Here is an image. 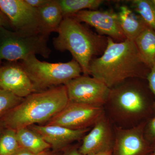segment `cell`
Instances as JSON below:
<instances>
[{
	"label": "cell",
	"mask_w": 155,
	"mask_h": 155,
	"mask_svg": "<svg viewBox=\"0 0 155 155\" xmlns=\"http://www.w3.org/2000/svg\"><path fill=\"white\" fill-rule=\"evenodd\" d=\"M132 8L149 27L155 31V4L153 0H133Z\"/></svg>",
	"instance_id": "obj_20"
},
{
	"label": "cell",
	"mask_w": 155,
	"mask_h": 155,
	"mask_svg": "<svg viewBox=\"0 0 155 155\" xmlns=\"http://www.w3.org/2000/svg\"><path fill=\"white\" fill-rule=\"evenodd\" d=\"M38 9L46 33L57 32L64 18L58 0H48Z\"/></svg>",
	"instance_id": "obj_16"
},
{
	"label": "cell",
	"mask_w": 155,
	"mask_h": 155,
	"mask_svg": "<svg viewBox=\"0 0 155 155\" xmlns=\"http://www.w3.org/2000/svg\"><path fill=\"white\" fill-rule=\"evenodd\" d=\"M0 88L22 98L38 92L22 64L17 62L0 67Z\"/></svg>",
	"instance_id": "obj_11"
},
{
	"label": "cell",
	"mask_w": 155,
	"mask_h": 155,
	"mask_svg": "<svg viewBox=\"0 0 155 155\" xmlns=\"http://www.w3.org/2000/svg\"><path fill=\"white\" fill-rule=\"evenodd\" d=\"M28 127L39 134L54 150L62 149L82 138L89 129L75 130L55 125H34Z\"/></svg>",
	"instance_id": "obj_12"
},
{
	"label": "cell",
	"mask_w": 155,
	"mask_h": 155,
	"mask_svg": "<svg viewBox=\"0 0 155 155\" xmlns=\"http://www.w3.org/2000/svg\"><path fill=\"white\" fill-rule=\"evenodd\" d=\"M21 64L38 92L65 85L82 73L80 65L73 59L67 63H51L32 55Z\"/></svg>",
	"instance_id": "obj_4"
},
{
	"label": "cell",
	"mask_w": 155,
	"mask_h": 155,
	"mask_svg": "<svg viewBox=\"0 0 155 155\" xmlns=\"http://www.w3.org/2000/svg\"><path fill=\"white\" fill-rule=\"evenodd\" d=\"M49 35L26 34L0 27V64L3 61H25L32 55L48 58L51 51L48 45Z\"/></svg>",
	"instance_id": "obj_5"
},
{
	"label": "cell",
	"mask_w": 155,
	"mask_h": 155,
	"mask_svg": "<svg viewBox=\"0 0 155 155\" xmlns=\"http://www.w3.org/2000/svg\"><path fill=\"white\" fill-rule=\"evenodd\" d=\"M70 17L78 22H85L94 27L102 35H107L116 42L126 40L120 25L117 13L112 11L84 10Z\"/></svg>",
	"instance_id": "obj_9"
},
{
	"label": "cell",
	"mask_w": 155,
	"mask_h": 155,
	"mask_svg": "<svg viewBox=\"0 0 155 155\" xmlns=\"http://www.w3.org/2000/svg\"><path fill=\"white\" fill-rule=\"evenodd\" d=\"M48 0H25V2L33 8L38 9L47 2Z\"/></svg>",
	"instance_id": "obj_24"
},
{
	"label": "cell",
	"mask_w": 155,
	"mask_h": 155,
	"mask_svg": "<svg viewBox=\"0 0 155 155\" xmlns=\"http://www.w3.org/2000/svg\"><path fill=\"white\" fill-rule=\"evenodd\" d=\"M53 39L54 47L68 51L80 65L84 75H89L91 62L102 55L107 45V37L94 33L72 17H64Z\"/></svg>",
	"instance_id": "obj_3"
},
{
	"label": "cell",
	"mask_w": 155,
	"mask_h": 155,
	"mask_svg": "<svg viewBox=\"0 0 155 155\" xmlns=\"http://www.w3.org/2000/svg\"><path fill=\"white\" fill-rule=\"evenodd\" d=\"M107 45L102 55L91 62L89 75L105 83L110 88L124 81L145 75L149 68L140 55L133 41L116 42L107 37Z\"/></svg>",
	"instance_id": "obj_1"
},
{
	"label": "cell",
	"mask_w": 155,
	"mask_h": 155,
	"mask_svg": "<svg viewBox=\"0 0 155 155\" xmlns=\"http://www.w3.org/2000/svg\"><path fill=\"white\" fill-rule=\"evenodd\" d=\"M23 99L0 88V120Z\"/></svg>",
	"instance_id": "obj_22"
},
{
	"label": "cell",
	"mask_w": 155,
	"mask_h": 155,
	"mask_svg": "<svg viewBox=\"0 0 155 155\" xmlns=\"http://www.w3.org/2000/svg\"><path fill=\"white\" fill-rule=\"evenodd\" d=\"M20 148L16 130L4 127L0 131V155H14Z\"/></svg>",
	"instance_id": "obj_21"
},
{
	"label": "cell",
	"mask_w": 155,
	"mask_h": 155,
	"mask_svg": "<svg viewBox=\"0 0 155 155\" xmlns=\"http://www.w3.org/2000/svg\"><path fill=\"white\" fill-rule=\"evenodd\" d=\"M5 27L9 29L10 26V23L7 17L0 10V27Z\"/></svg>",
	"instance_id": "obj_26"
},
{
	"label": "cell",
	"mask_w": 155,
	"mask_h": 155,
	"mask_svg": "<svg viewBox=\"0 0 155 155\" xmlns=\"http://www.w3.org/2000/svg\"><path fill=\"white\" fill-rule=\"evenodd\" d=\"M153 1L154 2L155 4V0H153Z\"/></svg>",
	"instance_id": "obj_33"
},
{
	"label": "cell",
	"mask_w": 155,
	"mask_h": 155,
	"mask_svg": "<svg viewBox=\"0 0 155 155\" xmlns=\"http://www.w3.org/2000/svg\"><path fill=\"white\" fill-rule=\"evenodd\" d=\"M113 145L110 127L104 115L93 129L83 137L78 150L82 155H88L112 150Z\"/></svg>",
	"instance_id": "obj_13"
},
{
	"label": "cell",
	"mask_w": 155,
	"mask_h": 155,
	"mask_svg": "<svg viewBox=\"0 0 155 155\" xmlns=\"http://www.w3.org/2000/svg\"><path fill=\"white\" fill-rule=\"evenodd\" d=\"M16 134L20 147L31 152L39 153L51 148L39 134L28 127L17 129Z\"/></svg>",
	"instance_id": "obj_17"
},
{
	"label": "cell",
	"mask_w": 155,
	"mask_h": 155,
	"mask_svg": "<svg viewBox=\"0 0 155 155\" xmlns=\"http://www.w3.org/2000/svg\"><path fill=\"white\" fill-rule=\"evenodd\" d=\"M62 155H82L76 148H72L66 150Z\"/></svg>",
	"instance_id": "obj_28"
},
{
	"label": "cell",
	"mask_w": 155,
	"mask_h": 155,
	"mask_svg": "<svg viewBox=\"0 0 155 155\" xmlns=\"http://www.w3.org/2000/svg\"><path fill=\"white\" fill-rule=\"evenodd\" d=\"M4 127H5V126H4V124H3L2 122L0 121V131L2 130Z\"/></svg>",
	"instance_id": "obj_30"
},
{
	"label": "cell",
	"mask_w": 155,
	"mask_h": 155,
	"mask_svg": "<svg viewBox=\"0 0 155 155\" xmlns=\"http://www.w3.org/2000/svg\"><path fill=\"white\" fill-rule=\"evenodd\" d=\"M147 79L149 83L150 89L152 92L155 97L154 107L155 109V64L150 68L148 74L147 75Z\"/></svg>",
	"instance_id": "obj_23"
},
{
	"label": "cell",
	"mask_w": 155,
	"mask_h": 155,
	"mask_svg": "<svg viewBox=\"0 0 155 155\" xmlns=\"http://www.w3.org/2000/svg\"><path fill=\"white\" fill-rule=\"evenodd\" d=\"M103 116L101 107L69 102L65 108L45 125H59L75 130L85 129L94 125Z\"/></svg>",
	"instance_id": "obj_8"
},
{
	"label": "cell",
	"mask_w": 155,
	"mask_h": 155,
	"mask_svg": "<svg viewBox=\"0 0 155 155\" xmlns=\"http://www.w3.org/2000/svg\"><path fill=\"white\" fill-rule=\"evenodd\" d=\"M45 155H58L57 154L55 153H51V152H48V153L47 154H46Z\"/></svg>",
	"instance_id": "obj_31"
},
{
	"label": "cell",
	"mask_w": 155,
	"mask_h": 155,
	"mask_svg": "<svg viewBox=\"0 0 155 155\" xmlns=\"http://www.w3.org/2000/svg\"><path fill=\"white\" fill-rule=\"evenodd\" d=\"M70 102L101 107L108 101L111 88L102 81L80 75L65 84Z\"/></svg>",
	"instance_id": "obj_7"
},
{
	"label": "cell",
	"mask_w": 155,
	"mask_h": 155,
	"mask_svg": "<svg viewBox=\"0 0 155 155\" xmlns=\"http://www.w3.org/2000/svg\"><path fill=\"white\" fill-rule=\"evenodd\" d=\"M0 10L14 31L49 35L43 27L38 9L31 7L25 0H0Z\"/></svg>",
	"instance_id": "obj_6"
},
{
	"label": "cell",
	"mask_w": 155,
	"mask_h": 155,
	"mask_svg": "<svg viewBox=\"0 0 155 155\" xmlns=\"http://www.w3.org/2000/svg\"><path fill=\"white\" fill-rule=\"evenodd\" d=\"M153 155H155V149L154 150V151Z\"/></svg>",
	"instance_id": "obj_32"
},
{
	"label": "cell",
	"mask_w": 155,
	"mask_h": 155,
	"mask_svg": "<svg viewBox=\"0 0 155 155\" xmlns=\"http://www.w3.org/2000/svg\"><path fill=\"white\" fill-rule=\"evenodd\" d=\"M145 145L141 127L116 130L115 155H140Z\"/></svg>",
	"instance_id": "obj_14"
},
{
	"label": "cell",
	"mask_w": 155,
	"mask_h": 155,
	"mask_svg": "<svg viewBox=\"0 0 155 155\" xmlns=\"http://www.w3.org/2000/svg\"><path fill=\"white\" fill-rule=\"evenodd\" d=\"M132 79H127L111 88L108 100L112 102L119 112L130 116L141 113L145 105L143 94L132 81Z\"/></svg>",
	"instance_id": "obj_10"
},
{
	"label": "cell",
	"mask_w": 155,
	"mask_h": 155,
	"mask_svg": "<svg viewBox=\"0 0 155 155\" xmlns=\"http://www.w3.org/2000/svg\"><path fill=\"white\" fill-rule=\"evenodd\" d=\"M64 17H70L84 10H96L102 0H58Z\"/></svg>",
	"instance_id": "obj_19"
},
{
	"label": "cell",
	"mask_w": 155,
	"mask_h": 155,
	"mask_svg": "<svg viewBox=\"0 0 155 155\" xmlns=\"http://www.w3.org/2000/svg\"><path fill=\"white\" fill-rule=\"evenodd\" d=\"M88 155H113L112 150L101 152L95 153L91 154Z\"/></svg>",
	"instance_id": "obj_29"
},
{
	"label": "cell",
	"mask_w": 155,
	"mask_h": 155,
	"mask_svg": "<svg viewBox=\"0 0 155 155\" xmlns=\"http://www.w3.org/2000/svg\"><path fill=\"white\" fill-rule=\"evenodd\" d=\"M143 61L150 68L155 64V31L148 27L134 40Z\"/></svg>",
	"instance_id": "obj_18"
},
{
	"label": "cell",
	"mask_w": 155,
	"mask_h": 155,
	"mask_svg": "<svg viewBox=\"0 0 155 155\" xmlns=\"http://www.w3.org/2000/svg\"><path fill=\"white\" fill-rule=\"evenodd\" d=\"M118 14L121 28L126 39L134 41L137 37L148 26L140 16L129 7L122 5Z\"/></svg>",
	"instance_id": "obj_15"
},
{
	"label": "cell",
	"mask_w": 155,
	"mask_h": 155,
	"mask_svg": "<svg viewBox=\"0 0 155 155\" xmlns=\"http://www.w3.org/2000/svg\"><path fill=\"white\" fill-rule=\"evenodd\" d=\"M69 103L67 88L60 85L33 93L0 120L5 127L17 130L47 123Z\"/></svg>",
	"instance_id": "obj_2"
},
{
	"label": "cell",
	"mask_w": 155,
	"mask_h": 155,
	"mask_svg": "<svg viewBox=\"0 0 155 155\" xmlns=\"http://www.w3.org/2000/svg\"><path fill=\"white\" fill-rule=\"evenodd\" d=\"M148 134L149 137L153 139H155V117L151 121L149 126Z\"/></svg>",
	"instance_id": "obj_27"
},
{
	"label": "cell",
	"mask_w": 155,
	"mask_h": 155,
	"mask_svg": "<svg viewBox=\"0 0 155 155\" xmlns=\"http://www.w3.org/2000/svg\"><path fill=\"white\" fill-rule=\"evenodd\" d=\"M48 151L44 152L41 153H35L27 150L24 149L20 148L19 150L14 155H45L48 153Z\"/></svg>",
	"instance_id": "obj_25"
}]
</instances>
